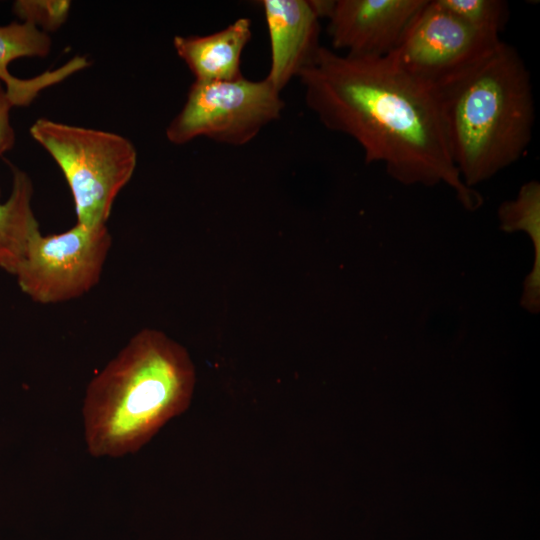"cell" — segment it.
Segmentation results:
<instances>
[{
  "mask_svg": "<svg viewBox=\"0 0 540 540\" xmlns=\"http://www.w3.org/2000/svg\"><path fill=\"white\" fill-rule=\"evenodd\" d=\"M298 78L308 108L327 129L353 138L367 164H384L404 185L443 183L469 211L482 205L452 161L435 90L389 56L352 57L321 46Z\"/></svg>",
  "mask_w": 540,
  "mask_h": 540,
  "instance_id": "cell-1",
  "label": "cell"
},
{
  "mask_svg": "<svg viewBox=\"0 0 540 540\" xmlns=\"http://www.w3.org/2000/svg\"><path fill=\"white\" fill-rule=\"evenodd\" d=\"M195 386L186 349L164 332L144 328L90 381L82 415L94 457L136 452L184 412Z\"/></svg>",
  "mask_w": 540,
  "mask_h": 540,
  "instance_id": "cell-2",
  "label": "cell"
},
{
  "mask_svg": "<svg viewBox=\"0 0 540 540\" xmlns=\"http://www.w3.org/2000/svg\"><path fill=\"white\" fill-rule=\"evenodd\" d=\"M435 93L452 161L467 187L490 179L527 151L535 120L532 83L512 45L500 40Z\"/></svg>",
  "mask_w": 540,
  "mask_h": 540,
  "instance_id": "cell-3",
  "label": "cell"
},
{
  "mask_svg": "<svg viewBox=\"0 0 540 540\" xmlns=\"http://www.w3.org/2000/svg\"><path fill=\"white\" fill-rule=\"evenodd\" d=\"M31 137L54 159L70 188L77 223L107 225L119 192L137 165L133 143L113 132L37 119Z\"/></svg>",
  "mask_w": 540,
  "mask_h": 540,
  "instance_id": "cell-4",
  "label": "cell"
},
{
  "mask_svg": "<svg viewBox=\"0 0 540 540\" xmlns=\"http://www.w3.org/2000/svg\"><path fill=\"white\" fill-rule=\"evenodd\" d=\"M285 103L266 78L194 81L180 112L166 128L169 142L182 145L197 137L232 146L245 145L277 120Z\"/></svg>",
  "mask_w": 540,
  "mask_h": 540,
  "instance_id": "cell-5",
  "label": "cell"
},
{
  "mask_svg": "<svg viewBox=\"0 0 540 540\" xmlns=\"http://www.w3.org/2000/svg\"><path fill=\"white\" fill-rule=\"evenodd\" d=\"M112 245L107 225L70 229L30 237L14 273L21 291L32 301L48 305L70 301L93 289L101 279Z\"/></svg>",
  "mask_w": 540,
  "mask_h": 540,
  "instance_id": "cell-6",
  "label": "cell"
},
{
  "mask_svg": "<svg viewBox=\"0 0 540 540\" xmlns=\"http://www.w3.org/2000/svg\"><path fill=\"white\" fill-rule=\"evenodd\" d=\"M499 41L469 27L436 0H428L388 56L406 73L435 90L468 70Z\"/></svg>",
  "mask_w": 540,
  "mask_h": 540,
  "instance_id": "cell-7",
  "label": "cell"
},
{
  "mask_svg": "<svg viewBox=\"0 0 540 540\" xmlns=\"http://www.w3.org/2000/svg\"><path fill=\"white\" fill-rule=\"evenodd\" d=\"M428 0H334L327 16L334 49L380 58L400 44Z\"/></svg>",
  "mask_w": 540,
  "mask_h": 540,
  "instance_id": "cell-8",
  "label": "cell"
},
{
  "mask_svg": "<svg viewBox=\"0 0 540 540\" xmlns=\"http://www.w3.org/2000/svg\"><path fill=\"white\" fill-rule=\"evenodd\" d=\"M271 50L266 79L279 91L312 63L319 44V17L310 0H262Z\"/></svg>",
  "mask_w": 540,
  "mask_h": 540,
  "instance_id": "cell-9",
  "label": "cell"
},
{
  "mask_svg": "<svg viewBox=\"0 0 540 540\" xmlns=\"http://www.w3.org/2000/svg\"><path fill=\"white\" fill-rule=\"evenodd\" d=\"M251 37V20L238 18L209 35L175 36L173 45L195 81H231L243 77L241 55Z\"/></svg>",
  "mask_w": 540,
  "mask_h": 540,
  "instance_id": "cell-10",
  "label": "cell"
},
{
  "mask_svg": "<svg viewBox=\"0 0 540 540\" xmlns=\"http://www.w3.org/2000/svg\"><path fill=\"white\" fill-rule=\"evenodd\" d=\"M6 162L12 173V186L4 202L0 190V268L14 275L31 235L40 227L32 209L30 176Z\"/></svg>",
  "mask_w": 540,
  "mask_h": 540,
  "instance_id": "cell-11",
  "label": "cell"
},
{
  "mask_svg": "<svg viewBox=\"0 0 540 540\" xmlns=\"http://www.w3.org/2000/svg\"><path fill=\"white\" fill-rule=\"evenodd\" d=\"M500 228L505 232H525L534 247L532 269L523 284L520 305L532 314L540 311V183L536 180L521 186L517 196L498 208Z\"/></svg>",
  "mask_w": 540,
  "mask_h": 540,
  "instance_id": "cell-12",
  "label": "cell"
},
{
  "mask_svg": "<svg viewBox=\"0 0 540 540\" xmlns=\"http://www.w3.org/2000/svg\"><path fill=\"white\" fill-rule=\"evenodd\" d=\"M52 47L49 34L28 22L13 21L0 26V82L12 105L25 107L32 103L29 79L13 76L8 66L22 57H46Z\"/></svg>",
  "mask_w": 540,
  "mask_h": 540,
  "instance_id": "cell-13",
  "label": "cell"
},
{
  "mask_svg": "<svg viewBox=\"0 0 540 540\" xmlns=\"http://www.w3.org/2000/svg\"><path fill=\"white\" fill-rule=\"evenodd\" d=\"M469 27L499 38L509 16L508 5L502 0H436Z\"/></svg>",
  "mask_w": 540,
  "mask_h": 540,
  "instance_id": "cell-14",
  "label": "cell"
},
{
  "mask_svg": "<svg viewBox=\"0 0 540 540\" xmlns=\"http://www.w3.org/2000/svg\"><path fill=\"white\" fill-rule=\"evenodd\" d=\"M71 9L69 0H16L12 13L20 22H28L45 33L58 30Z\"/></svg>",
  "mask_w": 540,
  "mask_h": 540,
  "instance_id": "cell-15",
  "label": "cell"
},
{
  "mask_svg": "<svg viewBox=\"0 0 540 540\" xmlns=\"http://www.w3.org/2000/svg\"><path fill=\"white\" fill-rule=\"evenodd\" d=\"M13 107L0 82V157L10 151L15 144L16 135L10 119Z\"/></svg>",
  "mask_w": 540,
  "mask_h": 540,
  "instance_id": "cell-16",
  "label": "cell"
}]
</instances>
